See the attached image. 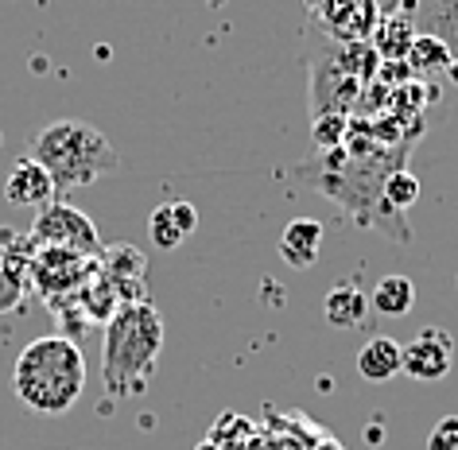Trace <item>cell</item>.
I'll return each mask as SVG.
<instances>
[{"label": "cell", "mask_w": 458, "mask_h": 450, "mask_svg": "<svg viewBox=\"0 0 458 450\" xmlns=\"http://www.w3.org/2000/svg\"><path fill=\"white\" fill-rule=\"evenodd\" d=\"M323 310H327L330 327L353 330V327H361V322L369 318V315H365V310H369V295H365L361 287H353V284H338V287H330V292H327Z\"/></svg>", "instance_id": "cell-12"}, {"label": "cell", "mask_w": 458, "mask_h": 450, "mask_svg": "<svg viewBox=\"0 0 458 450\" xmlns=\"http://www.w3.org/2000/svg\"><path fill=\"white\" fill-rule=\"evenodd\" d=\"M171 217H175V225L182 229V237H191L194 229H199V210H194L191 202H171Z\"/></svg>", "instance_id": "cell-21"}, {"label": "cell", "mask_w": 458, "mask_h": 450, "mask_svg": "<svg viewBox=\"0 0 458 450\" xmlns=\"http://www.w3.org/2000/svg\"><path fill=\"white\" fill-rule=\"evenodd\" d=\"M369 307L381 318H404L408 310L416 307V284H411L408 276H385L369 292Z\"/></svg>", "instance_id": "cell-13"}, {"label": "cell", "mask_w": 458, "mask_h": 450, "mask_svg": "<svg viewBox=\"0 0 458 450\" xmlns=\"http://www.w3.org/2000/svg\"><path fill=\"white\" fill-rule=\"evenodd\" d=\"M327 229L315 217H292L280 233V257L292 264V268H311L318 260V249H323Z\"/></svg>", "instance_id": "cell-11"}, {"label": "cell", "mask_w": 458, "mask_h": 450, "mask_svg": "<svg viewBox=\"0 0 458 450\" xmlns=\"http://www.w3.org/2000/svg\"><path fill=\"white\" fill-rule=\"evenodd\" d=\"M416 36L439 39L446 51L454 55L451 78H458V0H411L404 8Z\"/></svg>", "instance_id": "cell-8"}, {"label": "cell", "mask_w": 458, "mask_h": 450, "mask_svg": "<svg viewBox=\"0 0 458 450\" xmlns=\"http://www.w3.org/2000/svg\"><path fill=\"white\" fill-rule=\"evenodd\" d=\"M408 71L411 78H435V74H451V66H454V55L443 47L439 39H431V36H416V43H411V51H408Z\"/></svg>", "instance_id": "cell-15"}, {"label": "cell", "mask_w": 458, "mask_h": 450, "mask_svg": "<svg viewBox=\"0 0 458 450\" xmlns=\"http://www.w3.org/2000/svg\"><path fill=\"white\" fill-rule=\"evenodd\" d=\"M199 450H222V446H217V443H210V438H206V443H202Z\"/></svg>", "instance_id": "cell-22"}, {"label": "cell", "mask_w": 458, "mask_h": 450, "mask_svg": "<svg viewBox=\"0 0 458 450\" xmlns=\"http://www.w3.org/2000/svg\"><path fill=\"white\" fill-rule=\"evenodd\" d=\"M454 365V338L443 327H423L404 342V373L411 380H443Z\"/></svg>", "instance_id": "cell-6"}, {"label": "cell", "mask_w": 458, "mask_h": 450, "mask_svg": "<svg viewBox=\"0 0 458 450\" xmlns=\"http://www.w3.org/2000/svg\"><path fill=\"white\" fill-rule=\"evenodd\" d=\"M358 373L369 385H388L396 373H404V342L377 334L358 350Z\"/></svg>", "instance_id": "cell-10"}, {"label": "cell", "mask_w": 458, "mask_h": 450, "mask_svg": "<svg viewBox=\"0 0 458 450\" xmlns=\"http://www.w3.org/2000/svg\"><path fill=\"white\" fill-rule=\"evenodd\" d=\"M28 156L47 167L59 202L66 199V194L82 191V187H89V183L106 179L121 167L117 148L106 140V132L94 129L89 121H74V117L51 121L47 129H39Z\"/></svg>", "instance_id": "cell-2"}, {"label": "cell", "mask_w": 458, "mask_h": 450, "mask_svg": "<svg viewBox=\"0 0 458 450\" xmlns=\"http://www.w3.org/2000/svg\"><path fill=\"white\" fill-rule=\"evenodd\" d=\"M13 392L36 415H66L86 392L82 345L66 334H43L28 342L13 365Z\"/></svg>", "instance_id": "cell-1"}, {"label": "cell", "mask_w": 458, "mask_h": 450, "mask_svg": "<svg viewBox=\"0 0 458 450\" xmlns=\"http://www.w3.org/2000/svg\"><path fill=\"white\" fill-rule=\"evenodd\" d=\"M98 260L94 257H82V252H71V249H36L31 257V280L39 284V292L47 303H55L63 292H78L86 284V272H94Z\"/></svg>", "instance_id": "cell-5"}, {"label": "cell", "mask_w": 458, "mask_h": 450, "mask_svg": "<svg viewBox=\"0 0 458 450\" xmlns=\"http://www.w3.org/2000/svg\"><path fill=\"white\" fill-rule=\"evenodd\" d=\"M31 241H36V249H71V252H82V257H101V237L94 222L74 210L71 202H47L43 210L36 214V222H31Z\"/></svg>", "instance_id": "cell-4"}, {"label": "cell", "mask_w": 458, "mask_h": 450, "mask_svg": "<svg viewBox=\"0 0 458 450\" xmlns=\"http://www.w3.org/2000/svg\"><path fill=\"white\" fill-rule=\"evenodd\" d=\"M428 450H458V415H443L428 435Z\"/></svg>", "instance_id": "cell-20"}, {"label": "cell", "mask_w": 458, "mask_h": 450, "mask_svg": "<svg viewBox=\"0 0 458 450\" xmlns=\"http://www.w3.org/2000/svg\"><path fill=\"white\" fill-rule=\"evenodd\" d=\"M0 268H4V252H0Z\"/></svg>", "instance_id": "cell-23"}, {"label": "cell", "mask_w": 458, "mask_h": 450, "mask_svg": "<svg viewBox=\"0 0 458 450\" xmlns=\"http://www.w3.org/2000/svg\"><path fill=\"white\" fill-rule=\"evenodd\" d=\"M164 350V318L148 303H124L109 318L101 345V377L109 396H140Z\"/></svg>", "instance_id": "cell-3"}, {"label": "cell", "mask_w": 458, "mask_h": 450, "mask_svg": "<svg viewBox=\"0 0 458 450\" xmlns=\"http://www.w3.org/2000/svg\"><path fill=\"white\" fill-rule=\"evenodd\" d=\"M411 43H416V28H411L408 13H400V16H393V20H381V24H377V31H373V51L381 55L385 63L408 59Z\"/></svg>", "instance_id": "cell-14"}, {"label": "cell", "mask_w": 458, "mask_h": 450, "mask_svg": "<svg viewBox=\"0 0 458 450\" xmlns=\"http://www.w3.org/2000/svg\"><path fill=\"white\" fill-rule=\"evenodd\" d=\"M4 199L13 206H39V210H43V206L55 202L59 194H55V183L47 175V167H43L39 159L24 156V159H16V164H13V171H8Z\"/></svg>", "instance_id": "cell-9"}, {"label": "cell", "mask_w": 458, "mask_h": 450, "mask_svg": "<svg viewBox=\"0 0 458 450\" xmlns=\"http://www.w3.org/2000/svg\"><path fill=\"white\" fill-rule=\"evenodd\" d=\"M381 199L393 206V210L404 214L408 206L420 202V179L411 175V171H404V167L388 171V175H385V187H381Z\"/></svg>", "instance_id": "cell-16"}, {"label": "cell", "mask_w": 458, "mask_h": 450, "mask_svg": "<svg viewBox=\"0 0 458 450\" xmlns=\"http://www.w3.org/2000/svg\"><path fill=\"white\" fill-rule=\"evenodd\" d=\"M98 268L109 276L113 287H117L121 307L124 303H144V299H148V292L140 287L144 276H148V260H144V252L136 245H109V249H101Z\"/></svg>", "instance_id": "cell-7"}, {"label": "cell", "mask_w": 458, "mask_h": 450, "mask_svg": "<svg viewBox=\"0 0 458 450\" xmlns=\"http://www.w3.org/2000/svg\"><path fill=\"white\" fill-rule=\"evenodd\" d=\"M148 233H152V245L164 249V252H171V249L182 245V229L175 225V217H171V202H164V206H156V210H152Z\"/></svg>", "instance_id": "cell-17"}, {"label": "cell", "mask_w": 458, "mask_h": 450, "mask_svg": "<svg viewBox=\"0 0 458 450\" xmlns=\"http://www.w3.org/2000/svg\"><path fill=\"white\" fill-rule=\"evenodd\" d=\"M346 140V117L342 113H323V117H315V144L323 148H338Z\"/></svg>", "instance_id": "cell-18"}, {"label": "cell", "mask_w": 458, "mask_h": 450, "mask_svg": "<svg viewBox=\"0 0 458 450\" xmlns=\"http://www.w3.org/2000/svg\"><path fill=\"white\" fill-rule=\"evenodd\" d=\"M24 303V276L0 268V315H8V310H16Z\"/></svg>", "instance_id": "cell-19"}]
</instances>
